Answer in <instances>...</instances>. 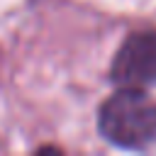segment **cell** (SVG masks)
Returning a JSON list of instances; mask_svg holds the SVG:
<instances>
[{
  "mask_svg": "<svg viewBox=\"0 0 156 156\" xmlns=\"http://www.w3.org/2000/svg\"><path fill=\"white\" fill-rule=\"evenodd\" d=\"M100 132L107 141L124 149H144L156 144V100L136 88L115 93L100 107Z\"/></svg>",
  "mask_w": 156,
  "mask_h": 156,
  "instance_id": "cell-1",
  "label": "cell"
},
{
  "mask_svg": "<svg viewBox=\"0 0 156 156\" xmlns=\"http://www.w3.org/2000/svg\"><path fill=\"white\" fill-rule=\"evenodd\" d=\"M112 80L122 88L156 85V32L132 34L112 61Z\"/></svg>",
  "mask_w": 156,
  "mask_h": 156,
  "instance_id": "cell-2",
  "label": "cell"
}]
</instances>
